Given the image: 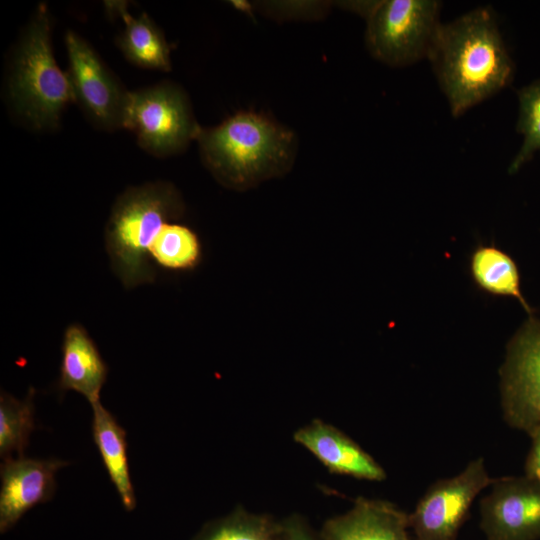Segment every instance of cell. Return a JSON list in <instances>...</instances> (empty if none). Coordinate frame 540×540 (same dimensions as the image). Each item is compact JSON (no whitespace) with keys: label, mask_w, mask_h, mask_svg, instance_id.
<instances>
[{"label":"cell","mask_w":540,"mask_h":540,"mask_svg":"<svg viewBox=\"0 0 540 540\" xmlns=\"http://www.w3.org/2000/svg\"><path fill=\"white\" fill-rule=\"evenodd\" d=\"M428 59L454 117L493 96L512 79L513 63L489 7L441 24Z\"/></svg>","instance_id":"1"},{"label":"cell","mask_w":540,"mask_h":540,"mask_svg":"<svg viewBox=\"0 0 540 540\" xmlns=\"http://www.w3.org/2000/svg\"><path fill=\"white\" fill-rule=\"evenodd\" d=\"M196 141L211 175L236 191L285 175L297 154L295 133L255 111H239L217 126L200 127Z\"/></svg>","instance_id":"2"},{"label":"cell","mask_w":540,"mask_h":540,"mask_svg":"<svg viewBox=\"0 0 540 540\" xmlns=\"http://www.w3.org/2000/svg\"><path fill=\"white\" fill-rule=\"evenodd\" d=\"M184 213L183 198L170 182H148L118 196L106 224L105 247L125 288L154 282L156 268L149 249L165 224L181 220Z\"/></svg>","instance_id":"3"},{"label":"cell","mask_w":540,"mask_h":540,"mask_svg":"<svg viewBox=\"0 0 540 540\" xmlns=\"http://www.w3.org/2000/svg\"><path fill=\"white\" fill-rule=\"evenodd\" d=\"M6 91L13 112L36 131L56 129L64 109L74 101L68 75L54 57L44 3L38 5L14 47Z\"/></svg>","instance_id":"4"},{"label":"cell","mask_w":540,"mask_h":540,"mask_svg":"<svg viewBox=\"0 0 540 540\" xmlns=\"http://www.w3.org/2000/svg\"><path fill=\"white\" fill-rule=\"evenodd\" d=\"M366 19V47L392 67L429 58L440 29L441 3L435 0H382L347 4Z\"/></svg>","instance_id":"5"},{"label":"cell","mask_w":540,"mask_h":540,"mask_svg":"<svg viewBox=\"0 0 540 540\" xmlns=\"http://www.w3.org/2000/svg\"><path fill=\"white\" fill-rule=\"evenodd\" d=\"M200 127L186 92L173 82L129 92L123 128L155 157L183 152L196 140Z\"/></svg>","instance_id":"6"},{"label":"cell","mask_w":540,"mask_h":540,"mask_svg":"<svg viewBox=\"0 0 540 540\" xmlns=\"http://www.w3.org/2000/svg\"><path fill=\"white\" fill-rule=\"evenodd\" d=\"M483 458L457 475L433 483L409 513L413 540H456L476 497L491 485Z\"/></svg>","instance_id":"7"},{"label":"cell","mask_w":540,"mask_h":540,"mask_svg":"<svg viewBox=\"0 0 540 540\" xmlns=\"http://www.w3.org/2000/svg\"><path fill=\"white\" fill-rule=\"evenodd\" d=\"M504 421L529 436L540 425V319L532 315L507 346L500 368Z\"/></svg>","instance_id":"8"},{"label":"cell","mask_w":540,"mask_h":540,"mask_svg":"<svg viewBox=\"0 0 540 540\" xmlns=\"http://www.w3.org/2000/svg\"><path fill=\"white\" fill-rule=\"evenodd\" d=\"M66 71L76 101L91 123L103 130L124 127L129 92L94 48L79 34L67 31Z\"/></svg>","instance_id":"9"},{"label":"cell","mask_w":540,"mask_h":540,"mask_svg":"<svg viewBox=\"0 0 540 540\" xmlns=\"http://www.w3.org/2000/svg\"><path fill=\"white\" fill-rule=\"evenodd\" d=\"M480 501L487 540L540 539V482L526 475L496 478Z\"/></svg>","instance_id":"10"},{"label":"cell","mask_w":540,"mask_h":540,"mask_svg":"<svg viewBox=\"0 0 540 540\" xmlns=\"http://www.w3.org/2000/svg\"><path fill=\"white\" fill-rule=\"evenodd\" d=\"M59 459L5 458L1 464L0 532L11 529L34 506L52 499L56 472L66 466Z\"/></svg>","instance_id":"11"},{"label":"cell","mask_w":540,"mask_h":540,"mask_svg":"<svg viewBox=\"0 0 540 540\" xmlns=\"http://www.w3.org/2000/svg\"><path fill=\"white\" fill-rule=\"evenodd\" d=\"M293 440L306 448L332 474L381 482L384 468L358 443L337 427L315 418L293 434Z\"/></svg>","instance_id":"12"},{"label":"cell","mask_w":540,"mask_h":540,"mask_svg":"<svg viewBox=\"0 0 540 540\" xmlns=\"http://www.w3.org/2000/svg\"><path fill=\"white\" fill-rule=\"evenodd\" d=\"M409 514L395 504L358 497L345 513L326 520L321 540H413Z\"/></svg>","instance_id":"13"},{"label":"cell","mask_w":540,"mask_h":540,"mask_svg":"<svg viewBox=\"0 0 540 540\" xmlns=\"http://www.w3.org/2000/svg\"><path fill=\"white\" fill-rule=\"evenodd\" d=\"M59 390L76 391L90 404L100 401L108 366L88 331L79 323L68 325L61 345Z\"/></svg>","instance_id":"14"},{"label":"cell","mask_w":540,"mask_h":540,"mask_svg":"<svg viewBox=\"0 0 540 540\" xmlns=\"http://www.w3.org/2000/svg\"><path fill=\"white\" fill-rule=\"evenodd\" d=\"M105 3L107 12L124 23L116 41L124 57L140 68L170 71V47L155 22L146 13L138 17L131 15L124 1Z\"/></svg>","instance_id":"15"},{"label":"cell","mask_w":540,"mask_h":540,"mask_svg":"<svg viewBox=\"0 0 540 540\" xmlns=\"http://www.w3.org/2000/svg\"><path fill=\"white\" fill-rule=\"evenodd\" d=\"M91 406L94 442L124 508L132 511L136 498L129 474L126 431L100 401Z\"/></svg>","instance_id":"16"},{"label":"cell","mask_w":540,"mask_h":540,"mask_svg":"<svg viewBox=\"0 0 540 540\" xmlns=\"http://www.w3.org/2000/svg\"><path fill=\"white\" fill-rule=\"evenodd\" d=\"M470 271L481 290L494 296L513 297L528 314H532L521 291L517 264L505 251L494 245L478 246L471 255Z\"/></svg>","instance_id":"17"},{"label":"cell","mask_w":540,"mask_h":540,"mask_svg":"<svg viewBox=\"0 0 540 540\" xmlns=\"http://www.w3.org/2000/svg\"><path fill=\"white\" fill-rule=\"evenodd\" d=\"M203 248L198 234L180 220L165 224L149 249L155 268L171 272L194 270L202 261Z\"/></svg>","instance_id":"18"},{"label":"cell","mask_w":540,"mask_h":540,"mask_svg":"<svg viewBox=\"0 0 540 540\" xmlns=\"http://www.w3.org/2000/svg\"><path fill=\"white\" fill-rule=\"evenodd\" d=\"M192 540H280V520L238 506L226 516L207 522Z\"/></svg>","instance_id":"19"},{"label":"cell","mask_w":540,"mask_h":540,"mask_svg":"<svg viewBox=\"0 0 540 540\" xmlns=\"http://www.w3.org/2000/svg\"><path fill=\"white\" fill-rule=\"evenodd\" d=\"M35 390L30 387L25 399L19 400L2 391L0 395V455L9 458L12 452L23 456L29 437L35 429Z\"/></svg>","instance_id":"20"},{"label":"cell","mask_w":540,"mask_h":540,"mask_svg":"<svg viewBox=\"0 0 540 540\" xmlns=\"http://www.w3.org/2000/svg\"><path fill=\"white\" fill-rule=\"evenodd\" d=\"M518 131L523 135V144L510 164L509 172L520 169L533 155L540 151V80L518 92Z\"/></svg>","instance_id":"21"},{"label":"cell","mask_w":540,"mask_h":540,"mask_svg":"<svg viewBox=\"0 0 540 540\" xmlns=\"http://www.w3.org/2000/svg\"><path fill=\"white\" fill-rule=\"evenodd\" d=\"M259 10L274 18L317 19L324 17L330 4L324 1L261 2Z\"/></svg>","instance_id":"22"},{"label":"cell","mask_w":540,"mask_h":540,"mask_svg":"<svg viewBox=\"0 0 540 540\" xmlns=\"http://www.w3.org/2000/svg\"><path fill=\"white\" fill-rule=\"evenodd\" d=\"M280 540H321L299 514H291L280 520Z\"/></svg>","instance_id":"23"},{"label":"cell","mask_w":540,"mask_h":540,"mask_svg":"<svg viewBox=\"0 0 540 540\" xmlns=\"http://www.w3.org/2000/svg\"><path fill=\"white\" fill-rule=\"evenodd\" d=\"M530 437L532 444L525 463V475L540 482V425Z\"/></svg>","instance_id":"24"}]
</instances>
